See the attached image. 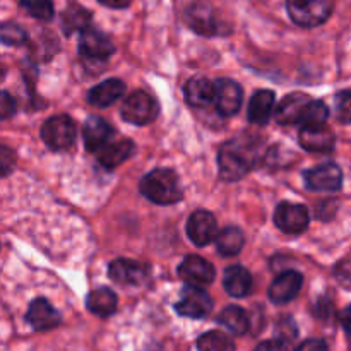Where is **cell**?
Listing matches in <instances>:
<instances>
[{
  "label": "cell",
  "mask_w": 351,
  "mask_h": 351,
  "mask_svg": "<svg viewBox=\"0 0 351 351\" xmlns=\"http://www.w3.org/2000/svg\"><path fill=\"white\" fill-rule=\"evenodd\" d=\"M259 141L247 132L223 144L218 153L219 175L223 180L235 182L245 177L259 160Z\"/></svg>",
  "instance_id": "1"
},
{
  "label": "cell",
  "mask_w": 351,
  "mask_h": 351,
  "mask_svg": "<svg viewBox=\"0 0 351 351\" xmlns=\"http://www.w3.org/2000/svg\"><path fill=\"white\" fill-rule=\"evenodd\" d=\"M139 189L141 194L147 201L160 206L175 204L184 197V191H182L177 173L173 170H168V168H156V170L144 175Z\"/></svg>",
  "instance_id": "2"
},
{
  "label": "cell",
  "mask_w": 351,
  "mask_h": 351,
  "mask_svg": "<svg viewBox=\"0 0 351 351\" xmlns=\"http://www.w3.org/2000/svg\"><path fill=\"white\" fill-rule=\"evenodd\" d=\"M288 16L302 27H317L331 17L335 0H288Z\"/></svg>",
  "instance_id": "3"
},
{
  "label": "cell",
  "mask_w": 351,
  "mask_h": 351,
  "mask_svg": "<svg viewBox=\"0 0 351 351\" xmlns=\"http://www.w3.org/2000/svg\"><path fill=\"white\" fill-rule=\"evenodd\" d=\"M120 115L125 122L134 123V125H147L158 119L160 105L149 93L136 91L123 101Z\"/></svg>",
  "instance_id": "4"
},
{
  "label": "cell",
  "mask_w": 351,
  "mask_h": 351,
  "mask_svg": "<svg viewBox=\"0 0 351 351\" xmlns=\"http://www.w3.org/2000/svg\"><path fill=\"white\" fill-rule=\"evenodd\" d=\"M75 123L69 115L50 117L41 127V139L51 151H67L75 143Z\"/></svg>",
  "instance_id": "5"
},
{
  "label": "cell",
  "mask_w": 351,
  "mask_h": 351,
  "mask_svg": "<svg viewBox=\"0 0 351 351\" xmlns=\"http://www.w3.org/2000/svg\"><path fill=\"white\" fill-rule=\"evenodd\" d=\"M77 48L81 57L89 62H106L115 53V45L112 43V40L105 33L89 26L81 31Z\"/></svg>",
  "instance_id": "6"
},
{
  "label": "cell",
  "mask_w": 351,
  "mask_h": 351,
  "mask_svg": "<svg viewBox=\"0 0 351 351\" xmlns=\"http://www.w3.org/2000/svg\"><path fill=\"white\" fill-rule=\"evenodd\" d=\"M274 223L281 232L288 235H298L307 230L311 223V213L304 204L281 202L274 211Z\"/></svg>",
  "instance_id": "7"
},
{
  "label": "cell",
  "mask_w": 351,
  "mask_h": 351,
  "mask_svg": "<svg viewBox=\"0 0 351 351\" xmlns=\"http://www.w3.org/2000/svg\"><path fill=\"white\" fill-rule=\"evenodd\" d=\"M175 311L189 319H204L211 314L213 300L206 290L187 285V288L182 291L180 300L175 304Z\"/></svg>",
  "instance_id": "8"
},
{
  "label": "cell",
  "mask_w": 351,
  "mask_h": 351,
  "mask_svg": "<svg viewBox=\"0 0 351 351\" xmlns=\"http://www.w3.org/2000/svg\"><path fill=\"white\" fill-rule=\"evenodd\" d=\"M242 101L243 91L239 82H235L233 79H218L215 82L213 103H215V108L219 115L233 117L235 113H239Z\"/></svg>",
  "instance_id": "9"
},
{
  "label": "cell",
  "mask_w": 351,
  "mask_h": 351,
  "mask_svg": "<svg viewBox=\"0 0 351 351\" xmlns=\"http://www.w3.org/2000/svg\"><path fill=\"white\" fill-rule=\"evenodd\" d=\"M178 276L189 287L204 288L211 285L216 278V269L209 261L199 256H187L178 266Z\"/></svg>",
  "instance_id": "10"
},
{
  "label": "cell",
  "mask_w": 351,
  "mask_h": 351,
  "mask_svg": "<svg viewBox=\"0 0 351 351\" xmlns=\"http://www.w3.org/2000/svg\"><path fill=\"white\" fill-rule=\"evenodd\" d=\"M305 185L315 192H335L343 185V171L338 165L326 163L304 173Z\"/></svg>",
  "instance_id": "11"
},
{
  "label": "cell",
  "mask_w": 351,
  "mask_h": 351,
  "mask_svg": "<svg viewBox=\"0 0 351 351\" xmlns=\"http://www.w3.org/2000/svg\"><path fill=\"white\" fill-rule=\"evenodd\" d=\"M218 233V223L213 213L206 209L192 213L187 221V237L191 242L197 247H206L215 240Z\"/></svg>",
  "instance_id": "12"
},
{
  "label": "cell",
  "mask_w": 351,
  "mask_h": 351,
  "mask_svg": "<svg viewBox=\"0 0 351 351\" xmlns=\"http://www.w3.org/2000/svg\"><path fill=\"white\" fill-rule=\"evenodd\" d=\"M185 21L187 26L191 27L194 33L201 34V36H215L218 34V19H216V12L211 5L204 2H195L185 9Z\"/></svg>",
  "instance_id": "13"
},
{
  "label": "cell",
  "mask_w": 351,
  "mask_h": 351,
  "mask_svg": "<svg viewBox=\"0 0 351 351\" xmlns=\"http://www.w3.org/2000/svg\"><path fill=\"white\" fill-rule=\"evenodd\" d=\"M312 98L305 93H290L276 106V120L283 125L304 123Z\"/></svg>",
  "instance_id": "14"
},
{
  "label": "cell",
  "mask_w": 351,
  "mask_h": 351,
  "mask_svg": "<svg viewBox=\"0 0 351 351\" xmlns=\"http://www.w3.org/2000/svg\"><path fill=\"white\" fill-rule=\"evenodd\" d=\"M110 280L125 287H139L149 276V267L130 259H115L108 267Z\"/></svg>",
  "instance_id": "15"
},
{
  "label": "cell",
  "mask_w": 351,
  "mask_h": 351,
  "mask_svg": "<svg viewBox=\"0 0 351 351\" xmlns=\"http://www.w3.org/2000/svg\"><path fill=\"white\" fill-rule=\"evenodd\" d=\"M302 285H304V276L298 271H285L273 281L267 290V297L276 305L288 304L297 298L302 290Z\"/></svg>",
  "instance_id": "16"
},
{
  "label": "cell",
  "mask_w": 351,
  "mask_h": 351,
  "mask_svg": "<svg viewBox=\"0 0 351 351\" xmlns=\"http://www.w3.org/2000/svg\"><path fill=\"white\" fill-rule=\"evenodd\" d=\"M26 321L29 322L34 331H48V329L57 328L62 322V317L50 302L45 298H36L31 302L29 308H27Z\"/></svg>",
  "instance_id": "17"
},
{
  "label": "cell",
  "mask_w": 351,
  "mask_h": 351,
  "mask_svg": "<svg viewBox=\"0 0 351 351\" xmlns=\"http://www.w3.org/2000/svg\"><path fill=\"white\" fill-rule=\"evenodd\" d=\"M300 146L311 153H329L335 149L336 137L324 125H304L300 130Z\"/></svg>",
  "instance_id": "18"
},
{
  "label": "cell",
  "mask_w": 351,
  "mask_h": 351,
  "mask_svg": "<svg viewBox=\"0 0 351 351\" xmlns=\"http://www.w3.org/2000/svg\"><path fill=\"white\" fill-rule=\"evenodd\" d=\"M113 134H115V130L106 120L99 119V117H89L84 123V130H82L86 149L89 153H98L101 147H105L112 141Z\"/></svg>",
  "instance_id": "19"
},
{
  "label": "cell",
  "mask_w": 351,
  "mask_h": 351,
  "mask_svg": "<svg viewBox=\"0 0 351 351\" xmlns=\"http://www.w3.org/2000/svg\"><path fill=\"white\" fill-rule=\"evenodd\" d=\"M125 93V82L112 77L99 82L88 91V103L96 108H106Z\"/></svg>",
  "instance_id": "20"
},
{
  "label": "cell",
  "mask_w": 351,
  "mask_h": 351,
  "mask_svg": "<svg viewBox=\"0 0 351 351\" xmlns=\"http://www.w3.org/2000/svg\"><path fill=\"white\" fill-rule=\"evenodd\" d=\"M223 285H225V290L230 297H247L252 291V274H250L247 267L235 264V266H230L225 271Z\"/></svg>",
  "instance_id": "21"
},
{
  "label": "cell",
  "mask_w": 351,
  "mask_h": 351,
  "mask_svg": "<svg viewBox=\"0 0 351 351\" xmlns=\"http://www.w3.org/2000/svg\"><path fill=\"white\" fill-rule=\"evenodd\" d=\"M274 106H276V96L271 89H259L256 95L252 96L249 105V120L256 125H264V123L269 122L271 115L274 112Z\"/></svg>",
  "instance_id": "22"
},
{
  "label": "cell",
  "mask_w": 351,
  "mask_h": 351,
  "mask_svg": "<svg viewBox=\"0 0 351 351\" xmlns=\"http://www.w3.org/2000/svg\"><path fill=\"white\" fill-rule=\"evenodd\" d=\"M134 153V143L130 139H120L112 144H106L105 147L98 151V161L106 170H113L119 165H122L130 154Z\"/></svg>",
  "instance_id": "23"
},
{
  "label": "cell",
  "mask_w": 351,
  "mask_h": 351,
  "mask_svg": "<svg viewBox=\"0 0 351 351\" xmlns=\"http://www.w3.org/2000/svg\"><path fill=\"white\" fill-rule=\"evenodd\" d=\"M185 101L195 108H202V106L213 103V96H215V84L206 77H194L185 84Z\"/></svg>",
  "instance_id": "24"
},
{
  "label": "cell",
  "mask_w": 351,
  "mask_h": 351,
  "mask_svg": "<svg viewBox=\"0 0 351 351\" xmlns=\"http://www.w3.org/2000/svg\"><path fill=\"white\" fill-rule=\"evenodd\" d=\"M117 295L110 288H96L86 298V307L98 317H110L117 311Z\"/></svg>",
  "instance_id": "25"
},
{
  "label": "cell",
  "mask_w": 351,
  "mask_h": 351,
  "mask_svg": "<svg viewBox=\"0 0 351 351\" xmlns=\"http://www.w3.org/2000/svg\"><path fill=\"white\" fill-rule=\"evenodd\" d=\"M215 240L216 249L225 257H233L242 252L243 242H245L242 230L237 228V226H226V228H223L221 232L216 233Z\"/></svg>",
  "instance_id": "26"
},
{
  "label": "cell",
  "mask_w": 351,
  "mask_h": 351,
  "mask_svg": "<svg viewBox=\"0 0 351 351\" xmlns=\"http://www.w3.org/2000/svg\"><path fill=\"white\" fill-rule=\"evenodd\" d=\"M218 322L237 336H243L250 328L247 312L242 307H237V305H230V307L223 308L221 314L218 315Z\"/></svg>",
  "instance_id": "27"
},
{
  "label": "cell",
  "mask_w": 351,
  "mask_h": 351,
  "mask_svg": "<svg viewBox=\"0 0 351 351\" xmlns=\"http://www.w3.org/2000/svg\"><path fill=\"white\" fill-rule=\"evenodd\" d=\"M89 21H91V14L84 7L79 3H71L62 14V29L67 36H71L72 33L86 29L89 26Z\"/></svg>",
  "instance_id": "28"
},
{
  "label": "cell",
  "mask_w": 351,
  "mask_h": 351,
  "mask_svg": "<svg viewBox=\"0 0 351 351\" xmlns=\"http://www.w3.org/2000/svg\"><path fill=\"white\" fill-rule=\"evenodd\" d=\"M197 351H235V343L225 332L209 331L197 339Z\"/></svg>",
  "instance_id": "29"
},
{
  "label": "cell",
  "mask_w": 351,
  "mask_h": 351,
  "mask_svg": "<svg viewBox=\"0 0 351 351\" xmlns=\"http://www.w3.org/2000/svg\"><path fill=\"white\" fill-rule=\"evenodd\" d=\"M21 5L26 9L31 17L40 21L53 19V0H21Z\"/></svg>",
  "instance_id": "30"
},
{
  "label": "cell",
  "mask_w": 351,
  "mask_h": 351,
  "mask_svg": "<svg viewBox=\"0 0 351 351\" xmlns=\"http://www.w3.org/2000/svg\"><path fill=\"white\" fill-rule=\"evenodd\" d=\"M26 31L16 23H3L0 24V41L3 45H10V47H19L26 41Z\"/></svg>",
  "instance_id": "31"
},
{
  "label": "cell",
  "mask_w": 351,
  "mask_h": 351,
  "mask_svg": "<svg viewBox=\"0 0 351 351\" xmlns=\"http://www.w3.org/2000/svg\"><path fill=\"white\" fill-rule=\"evenodd\" d=\"M329 117V110L326 103L319 101V99H312L308 105L307 117H305V125H324L326 120Z\"/></svg>",
  "instance_id": "32"
},
{
  "label": "cell",
  "mask_w": 351,
  "mask_h": 351,
  "mask_svg": "<svg viewBox=\"0 0 351 351\" xmlns=\"http://www.w3.org/2000/svg\"><path fill=\"white\" fill-rule=\"evenodd\" d=\"M336 115H338L339 122L348 123L351 117V95L348 89L338 93L336 96Z\"/></svg>",
  "instance_id": "33"
},
{
  "label": "cell",
  "mask_w": 351,
  "mask_h": 351,
  "mask_svg": "<svg viewBox=\"0 0 351 351\" xmlns=\"http://www.w3.org/2000/svg\"><path fill=\"white\" fill-rule=\"evenodd\" d=\"M16 168V153L10 147L0 144V178L10 175Z\"/></svg>",
  "instance_id": "34"
},
{
  "label": "cell",
  "mask_w": 351,
  "mask_h": 351,
  "mask_svg": "<svg viewBox=\"0 0 351 351\" xmlns=\"http://www.w3.org/2000/svg\"><path fill=\"white\" fill-rule=\"evenodd\" d=\"M16 99L9 95V93L0 91V120L12 119L16 113Z\"/></svg>",
  "instance_id": "35"
},
{
  "label": "cell",
  "mask_w": 351,
  "mask_h": 351,
  "mask_svg": "<svg viewBox=\"0 0 351 351\" xmlns=\"http://www.w3.org/2000/svg\"><path fill=\"white\" fill-rule=\"evenodd\" d=\"M295 351H329V348L324 339H307L300 343Z\"/></svg>",
  "instance_id": "36"
},
{
  "label": "cell",
  "mask_w": 351,
  "mask_h": 351,
  "mask_svg": "<svg viewBox=\"0 0 351 351\" xmlns=\"http://www.w3.org/2000/svg\"><path fill=\"white\" fill-rule=\"evenodd\" d=\"M254 351H287L285 343L278 341V339H271V341H263Z\"/></svg>",
  "instance_id": "37"
},
{
  "label": "cell",
  "mask_w": 351,
  "mask_h": 351,
  "mask_svg": "<svg viewBox=\"0 0 351 351\" xmlns=\"http://www.w3.org/2000/svg\"><path fill=\"white\" fill-rule=\"evenodd\" d=\"M348 266H350V261L348 259H343L341 264H339V266L336 267V271H341V273H336V276L339 278L343 274V283H345L346 287H348V283H350V269H348Z\"/></svg>",
  "instance_id": "38"
},
{
  "label": "cell",
  "mask_w": 351,
  "mask_h": 351,
  "mask_svg": "<svg viewBox=\"0 0 351 351\" xmlns=\"http://www.w3.org/2000/svg\"><path fill=\"white\" fill-rule=\"evenodd\" d=\"M98 2L106 7H112V9H125V7L130 5L132 0H98Z\"/></svg>",
  "instance_id": "39"
},
{
  "label": "cell",
  "mask_w": 351,
  "mask_h": 351,
  "mask_svg": "<svg viewBox=\"0 0 351 351\" xmlns=\"http://www.w3.org/2000/svg\"><path fill=\"white\" fill-rule=\"evenodd\" d=\"M3 77H5V69H3L2 65H0V82L3 81Z\"/></svg>",
  "instance_id": "40"
}]
</instances>
